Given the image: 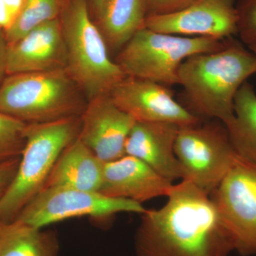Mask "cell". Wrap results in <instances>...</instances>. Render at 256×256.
<instances>
[{
  "mask_svg": "<svg viewBox=\"0 0 256 256\" xmlns=\"http://www.w3.org/2000/svg\"><path fill=\"white\" fill-rule=\"evenodd\" d=\"M164 206L146 210L136 230L137 256H228L233 242L210 195L186 180Z\"/></svg>",
  "mask_w": 256,
  "mask_h": 256,
  "instance_id": "obj_1",
  "label": "cell"
},
{
  "mask_svg": "<svg viewBox=\"0 0 256 256\" xmlns=\"http://www.w3.org/2000/svg\"><path fill=\"white\" fill-rule=\"evenodd\" d=\"M256 74V55L234 37L216 52L188 57L178 70L184 107L202 120L226 126L235 118L234 99L242 84Z\"/></svg>",
  "mask_w": 256,
  "mask_h": 256,
  "instance_id": "obj_2",
  "label": "cell"
},
{
  "mask_svg": "<svg viewBox=\"0 0 256 256\" xmlns=\"http://www.w3.org/2000/svg\"><path fill=\"white\" fill-rule=\"evenodd\" d=\"M60 18L70 78L88 100L109 95L127 76L111 60L86 0H70Z\"/></svg>",
  "mask_w": 256,
  "mask_h": 256,
  "instance_id": "obj_3",
  "label": "cell"
},
{
  "mask_svg": "<svg viewBox=\"0 0 256 256\" xmlns=\"http://www.w3.org/2000/svg\"><path fill=\"white\" fill-rule=\"evenodd\" d=\"M82 92L66 68L11 74L0 84V112L26 124L80 117Z\"/></svg>",
  "mask_w": 256,
  "mask_h": 256,
  "instance_id": "obj_4",
  "label": "cell"
},
{
  "mask_svg": "<svg viewBox=\"0 0 256 256\" xmlns=\"http://www.w3.org/2000/svg\"><path fill=\"white\" fill-rule=\"evenodd\" d=\"M80 117L28 124L26 142L12 182L0 197V223L13 222L44 188L64 150L78 137Z\"/></svg>",
  "mask_w": 256,
  "mask_h": 256,
  "instance_id": "obj_5",
  "label": "cell"
},
{
  "mask_svg": "<svg viewBox=\"0 0 256 256\" xmlns=\"http://www.w3.org/2000/svg\"><path fill=\"white\" fill-rule=\"evenodd\" d=\"M226 42V40L161 33L144 26L120 50L116 62L127 76L170 86L178 84V70L184 60L220 50Z\"/></svg>",
  "mask_w": 256,
  "mask_h": 256,
  "instance_id": "obj_6",
  "label": "cell"
},
{
  "mask_svg": "<svg viewBox=\"0 0 256 256\" xmlns=\"http://www.w3.org/2000/svg\"><path fill=\"white\" fill-rule=\"evenodd\" d=\"M174 152L182 180L210 194L235 164L238 154L228 130L217 120L180 127Z\"/></svg>",
  "mask_w": 256,
  "mask_h": 256,
  "instance_id": "obj_7",
  "label": "cell"
},
{
  "mask_svg": "<svg viewBox=\"0 0 256 256\" xmlns=\"http://www.w3.org/2000/svg\"><path fill=\"white\" fill-rule=\"evenodd\" d=\"M146 210L142 204L138 202L112 198L100 192L48 188L34 197L14 220L43 228L76 217L88 216L100 222H108L119 213L142 214Z\"/></svg>",
  "mask_w": 256,
  "mask_h": 256,
  "instance_id": "obj_8",
  "label": "cell"
},
{
  "mask_svg": "<svg viewBox=\"0 0 256 256\" xmlns=\"http://www.w3.org/2000/svg\"><path fill=\"white\" fill-rule=\"evenodd\" d=\"M222 222L242 256L256 255V162L238 156L210 193Z\"/></svg>",
  "mask_w": 256,
  "mask_h": 256,
  "instance_id": "obj_9",
  "label": "cell"
},
{
  "mask_svg": "<svg viewBox=\"0 0 256 256\" xmlns=\"http://www.w3.org/2000/svg\"><path fill=\"white\" fill-rule=\"evenodd\" d=\"M108 96L136 122H171L183 127L202 121L175 100L169 87L152 80L126 76Z\"/></svg>",
  "mask_w": 256,
  "mask_h": 256,
  "instance_id": "obj_10",
  "label": "cell"
},
{
  "mask_svg": "<svg viewBox=\"0 0 256 256\" xmlns=\"http://www.w3.org/2000/svg\"><path fill=\"white\" fill-rule=\"evenodd\" d=\"M144 26L156 32L225 40L238 34L235 0H195L180 11L146 16Z\"/></svg>",
  "mask_w": 256,
  "mask_h": 256,
  "instance_id": "obj_11",
  "label": "cell"
},
{
  "mask_svg": "<svg viewBox=\"0 0 256 256\" xmlns=\"http://www.w3.org/2000/svg\"><path fill=\"white\" fill-rule=\"evenodd\" d=\"M78 138L104 163L126 156V140L136 121L108 95L88 100L80 116Z\"/></svg>",
  "mask_w": 256,
  "mask_h": 256,
  "instance_id": "obj_12",
  "label": "cell"
},
{
  "mask_svg": "<svg viewBox=\"0 0 256 256\" xmlns=\"http://www.w3.org/2000/svg\"><path fill=\"white\" fill-rule=\"evenodd\" d=\"M60 18L38 25L6 48V75L66 68Z\"/></svg>",
  "mask_w": 256,
  "mask_h": 256,
  "instance_id": "obj_13",
  "label": "cell"
},
{
  "mask_svg": "<svg viewBox=\"0 0 256 256\" xmlns=\"http://www.w3.org/2000/svg\"><path fill=\"white\" fill-rule=\"evenodd\" d=\"M174 186L149 165L138 158L126 156L104 163L100 193L112 198L138 202L168 196Z\"/></svg>",
  "mask_w": 256,
  "mask_h": 256,
  "instance_id": "obj_14",
  "label": "cell"
},
{
  "mask_svg": "<svg viewBox=\"0 0 256 256\" xmlns=\"http://www.w3.org/2000/svg\"><path fill=\"white\" fill-rule=\"evenodd\" d=\"M180 128L171 122H136L126 140V154L144 162L170 181L182 180L174 152Z\"/></svg>",
  "mask_w": 256,
  "mask_h": 256,
  "instance_id": "obj_15",
  "label": "cell"
},
{
  "mask_svg": "<svg viewBox=\"0 0 256 256\" xmlns=\"http://www.w3.org/2000/svg\"><path fill=\"white\" fill-rule=\"evenodd\" d=\"M104 166V162L78 137L58 158L44 188H64L99 192Z\"/></svg>",
  "mask_w": 256,
  "mask_h": 256,
  "instance_id": "obj_16",
  "label": "cell"
},
{
  "mask_svg": "<svg viewBox=\"0 0 256 256\" xmlns=\"http://www.w3.org/2000/svg\"><path fill=\"white\" fill-rule=\"evenodd\" d=\"M92 18L108 47L120 50L140 30L144 28V0H106Z\"/></svg>",
  "mask_w": 256,
  "mask_h": 256,
  "instance_id": "obj_17",
  "label": "cell"
},
{
  "mask_svg": "<svg viewBox=\"0 0 256 256\" xmlns=\"http://www.w3.org/2000/svg\"><path fill=\"white\" fill-rule=\"evenodd\" d=\"M60 252L55 230L18 220L0 223V256H60Z\"/></svg>",
  "mask_w": 256,
  "mask_h": 256,
  "instance_id": "obj_18",
  "label": "cell"
},
{
  "mask_svg": "<svg viewBox=\"0 0 256 256\" xmlns=\"http://www.w3.org/2000/svg\"><path fill=\"white\" fill-rule=\"evenodd\" d=\"M235 118L226 126L230 141L240 158L256 162V92L246 82L234 99Z\"/></svg>",
  "mask_w": 256,
  "mask_h": 256,
  "instance_id": "obj_19",
  "label": "cell"
},
{
  "mask_svg": "<svg viewBox=\"0 0 256 256\" xmlns=\"http://www.w3.org/2000/svg\"><path fill=\"white\" fill-rule=\"evenodd\" d=\"M70 0H26L21 14L9 30L4 32L6 44L18 41L32 28L60 18Z\"/></svg>",
  "mask_w": 256,
  "mask_h": 256,
  "instance_id": "obj_20",
  "label": "cell"
},
{
  "mask_svg": "<svg viewBox=\"0 0 256 256\" xmlns=\"http://www.w3.org/2000/svg\"><path fill=\"white\" fill-rule=\"evenodd\" d=\"M26 126L0 112V164L20 158L26 142Z\"/></svg>",
  "mask_w": 256,
  "mask_h": 256,
  "instance_id": "obj_21",
  "label": "cell"
},
{
  "mask_svg": "<svg viewBox=\"0 0 256 256\" xmlns=\"http://www.w3.org/2000/svg\"><path fill=\"white\" fill-rule=\"evenodd\" d=\"M236 10L240 40L248 47L256 46V0H239Z\"/></svg>",
  "mask_w": 256,
  "mask_h": 256,
  "instance_id": "obj_22",
  "label": "cell"
},
{
  "mask_svg": "<svg viewBox=\"0 0 256 256\" xmlns=\"http://www.w3.org/2000/svg\"><path fill=\"white\" fill-rule=\"evenodd\" d=\"M195 0H144L146 16L171 14L180 11Z\"/></svg>",
  "mask_w": 256,
  "mask_h": 256,
  "instance_id": "obj_23",
  "label": "cell"
},
{
  "mask_svg": "<svg viewBox=\"0 0 256 256\" xmlns=\"http://www.w3.org/2000/svg\"><path fill=\"white\" fill-rule=\"evenodd\" d=\"M20 159L10 160L0 164V190H6L18 171Z\"/></svg>",
  "mask_w": 256,
  "mask_h": 256,
  "instance_id": "obj_24",
  "label": "cell"
},
{
  "mask_svg": "<svg viewBox=\"0 0 256 256\" xmlns=\"http://www.w3.org/2000/svg\"><path fill=\"white\" fill-rule=\"evenodd\" d=\"M8 44L5 40L4 33L0 30V84L6 75V57Z\"/></svg>",
  "mask_w": 256,
  "mask_h": 256,
  "instance_id": "obj_25",
  "label": "cell"
},
{
  "mask_svg": "<svg viewBox=\"0 0 256 256\" xmlns=\"http://www.w3.org/2000/svg\"><path fill=\"white\" fill-rule=\"evenodd\" d=\"M92 15L104 4L106 0H86Z\"/></svg>",
  "mask_w": 256,
  "mask_h": 256,
  "instance_id": "obj_26",
  "label": "cell"
},
{
  "mask_svg": "<svg viewBox=\"0 0 256 256\" xmlns=\"http://www.w3.org/2000/svg\"><path fill=\"white\" fill-rule=\"evenodd\" d=\"M249 50H252V52H254V54L256 55V46H250L248 47Z\"/></svg>",
  "mask_w": 256,
  "mask_h": 256,
  "instance_id": "obj_27",
  "label": "cell"
},
{
  "mask_svg": "<svg viewBox=\"0 0 256 256\" xmlns=\"http://www.w3.org/2000/svg\"><path fill=\"white\" fill-rule=\"evenodd\" d=\"M5 190H0V197L2 195L3 192H4Z\"/></svg>",
  "mask_w": 256,
  "mask_h": 256,
  "instance_id": "obj_28",
  "label": "cell"
}]
</instances>
